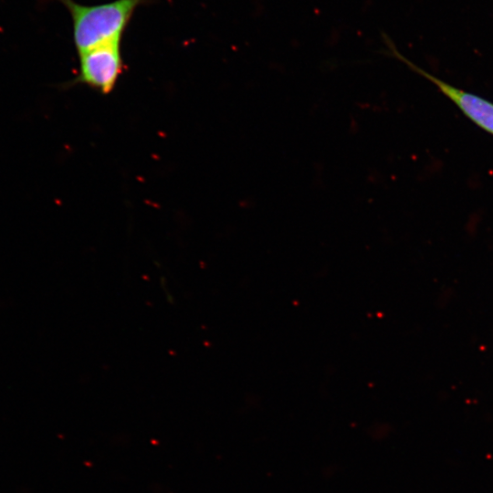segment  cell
Masks as SVG:
<instances>
[{
    "instance_id": "1",
    "label": "cell",
    "mask_w": 493,
    "mask_h": 493,
    "mask_svg": "<svg viewBox=\"0 0 493 493\" xmlns=\"http://www.w3.org/2000/svg\"><path fill=\"white\" fill-rule=\"evenodd\" d=\"M51 0H40L45 3ZM65 6L72 20V37L79 53L96 46L121 41L136 9L150 0H114L84 5L74 0H55Z\"/></svg>"
},
{
    "instance_id": "3",
    "label": "cell",
    "mask_w": 493,
    "mask_h": 493,
    "mask_svg": "<svg viewBox=\"0 0 493 493\" xmlns=\"http://www.w3.org/2000/svg\"><path fill=\"white\" fill-rule=\"evenodd\" d=\"M390 52L393 56L404 62L412 70L430 80L445 96H446L457 108L475 124L493 135V103L489 100L455 87L437 77L425 71L410 60L404 58L395 47Z\"/></svg>"
},
{
    "instance_id": "2",
    "label": "cell",
    "mask_w": 493,
    "mask_h": 493,
    "mask_svg": "<svg viewBox=\"0 0 493 493\" xmlns=\"http://www.w3.org/2000/svg\"><path fill=\"white\" fill-rule=\"evenodd\" d=\"M79 55L77 81L103 94L110 92L123 69L121 41L104 43Z\"/></svg>"
}]
</instances>
